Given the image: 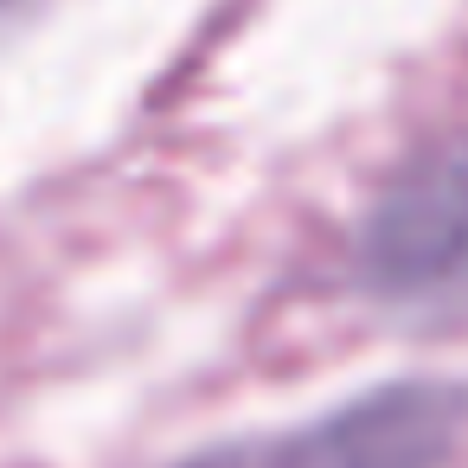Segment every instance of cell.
<instances>
[{"instance_id": "cell-1", "label": "cell", "mask_w": 468, "mask_h": 468, "mask_svg": "<svg viewBox=\"0 0 468 468\" xmlns=\"http://www.w3.org/2000/svg\"><path fill=\"white\" fill-rule=\"evenodd\" d=\"M366 270L391 295H449L468 282V142L417 154L366 225Z\"/></svg>"}, {"instance_id": "cell-2", "label": "cell", "mask_w": 468, "mask_h": 468, "mask_svg": "<svg viewBox=\"0 0 468 468\" xmlns=\"http://www.w3.org/2000/svg\"><path fill=\"white\" fill-rule=\"evenodd\" d=\"M449 430L455 410L442 391H385L302 430L257 468H442Z\"/></svg>"}]
</instances>
